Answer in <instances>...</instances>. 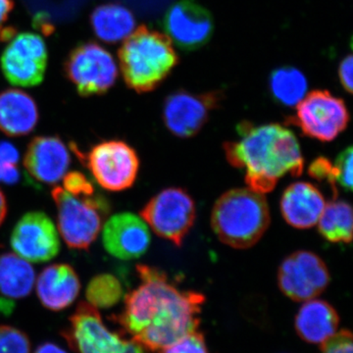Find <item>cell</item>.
<instances>
[{"mask_svg": "<svg viewBox=\"0 0 353 353\" xmlns=\"http://www.w3.org/2000/svg\"><path fill=\"white\" fill-rule=\"evenodd\" d=\"M141 284L125 297L118 317L132 340L152 352H160L199 328L205 297L181 290L154 267L137 266Z\"/></svg>", "mask_w": 353, "mask_h": 353, "instance_id": "cell-1", "label": "cell"}, {"mask_svg": "<svg viewBox=\"0 0 353 353\" xmlns=\"http://www.w3.org/2000/svg\"><path fill=\"white\" fill-rule=\"evenodd\" d=\"M239 139L224 145L228 161L245 171L248 189L266 194L282 176H299L303 171L301 145L294 132L279 124L238 126Z\"/></svg>", "mask_w": 353, "mask_h": 353, "instance_id": "cell-2", "label": "cell"}, {"mask_svg": "<svg viewBox=\"0 0 353 353\" xmlns=\"http://www.w3.org/2000/svg\"><path fill=\"white\" fill-rule=\"evenodd\" d=\"M270 221L264 194L250 189L228 190L215 202L211 214L212 229L219 240L238 250L259 243Z\"/></svg>", "mask_w": 353, "mask_h": 353, "instance_id": "cell-3", "label": "cell"}, {"mask_svg": "<svg viewBox=\"0 0 353 353\" xmlns=\"http://www.w3.org/2000/svg\"><path fill=\"white\" fill-rule=\"evenodd\" d=\"M119 59L128 87L139 94L154 90L178 62L171 39L145 27H139L125 41Z\"/></svg>", "mask_w": 353, "mask_h": 353, "instance_id": "cell-4", "label": "cell"}, {"mask_svg": "<svg viewBox=\"0 0 353 353\" xmlns=\"http://www.w3.org/2000/svg\"><path fill=\"white\" fill-rule=\"evenodd\" d=\"M51 196L57 208L58 230L66 245L74 250H88L101 233L108 202L95 194L72 196L61 187L54 188Z\"/></svg>", "mask_w": 353, "mask_h": 353, "instance_id": "cell-5", "label": "cell"}, {"mask_svg": "<svg viewBox=\"0 0 353 353\" xmlns=\"http://www.w3.org/2000/svg\"><path fill=\"white\" fill-rule=\"evenodd\" d=\"M63 334L70 347L79 353H145L137 341L111 332L99 309L88 303L79 304Z\"/></svg>", "mask_w": 353, "mask_h": 353, "instance_id": "cell-6", "label": "cell"}, {"mask_svg": "<svg viewBox=\"0 0 353 353\" xmlns=\"http://www.w3.org/2000/svg\"><path fill=\"white\" fill-rule=\"evenodd\" d=\"M196 209L192 197L180 188H169L152 197L141 216L157 236L182 245L194 226Z\"/></svg>", "mask_w": 353, "mask_h": 353, "instance_id": "cell-7", "label": "cell"}, {"mask_svg": "<svg viewBox=\"0 0 353 353\" xmlns=\"http://www.w3.org/2000/svg\"><path fill=\"white\" fill-rule=\"evenodd\" d=\"M65 71L83 97L105 94L118 77L112 54L95 43L79 44L74 48L67 58Z\"/></svg>", "mask_w": 353, "mask_h": 353, "instance_id": "cell-8", "label": "cell"}, {"mask_svg": "<svg viewBox=\"0 0 353 353\" xmlns=\"http://www.w3.org/2000/svg\"><path fill=\"white\" fill-rule=\"evenodd\" d=\"M296 106V115L289 122L301 128L310 138L326 143L347 129L350 121L347 105L331 92L315 90L306 94Z\"/></svg>", "mask_w": 353, "mask_h": 353, "instance_id": "cell-9", "label": "cell"}, {"mask_svg": "<svg viewBox=\"0 0 353 353\" xmlns=\"http://www.w3.org/2000/svg\"><path fill=\"white\" fill-rule=\"evenodd\" d=\"M85 161L97 183L110 192L129 189L139 173L136 150L122 141H102L94 145Z\"/></svg>", "mask_w": 353, "mask_h": 353, "instance_id": "cell-10", "label": "cell"}, {"mask_svg": "<svg viewBox=\"0 0 353 353\" xmlns=\"http://www.w3.org/2000/svg\"><path fill=\"white\" fill-rule=\"evenodd\" d=\"M278 284L283 294L292 301H310L328 287V267L315 253L299 250L285 257L281 264Z\"/></svg>", "mask_w": 353, "mask_h": 353, "instance_id": "cell-11", "label": "cell"}, {"mask_svg": "<svg viewBox=\"0 0 353 353\" xmlns=\"http://www.w3.org/2000/svg\"><path fill=\"white\" fill-rule=\"evenodd\" d=\"M48 65V48L43 39L32 32L17 34L1 57L6 80L18 87H36L43 82Z\"/></svg>", "mask_w": 353, "mask_h": 353, "instance_id": "cell-12", "label": "cell"}, {"mask_svg": "<svg viewBox=\"0 0 353 353\" xmlns=\"http://www.w3.org/2000/svg\"><path fill=\"white\" fill-rule=\"evenodd\" d=\"M14 252L32 263H43L59 253L57 227L48 215L39 211L23 216L14 227L10 239Z\"/></svg>", "mask_w": 353, "mask_h": 353, "instance_id": "cell-13", "label": "cell"}, {"mask_svg": "<svg viewBox=\"0 0 353 353\" xmlns=\"http://www.w3.org/2000/svg\"><path fill=\"white\" fill-rule=\"evenodd\" d=\"M219 101V94L214 92L205 94H194L183 90L174 92L165 101V126L179 138L196 136Z\"/></svg>", "mask_w": 353, "mask_h": 353, "instance_id": "cell-14", "label": "cell"}, {"mask_svg": "<svg viewBox=\"0 0 353 353\" xmlns=\"http://www.w3.org/2000/svg\"><path fill=\"white\" fill-rule=\"evenodd\" d=\"M164 26L168 38L187 50L203 46L213 32L210 13L196 0H181L174 4L166 14Z\"/></svg>", "mask_w": 353, "mask_h": 353, "instance_id": "cell-15", "label": "cell"}, {"mask_svg": "<svg viewBox=\"0 0 353 353\" xmlns=\"http://www.w3.org/2000/svg\"><path fill=\"white\" fill-rule=\"evenodd\" d=\"M150 230L143 218L129 212L109 218L102 232L106 252L122 260L143 256L150 248Z\"/></svg>", "mask_w": 353, "mask_h": 353, "instance_id": "cell-16", "label": "cell"}, {"mask_svg": "<svg viewBox=\"0 0 353 353\" xmlns=\"http://www.w3.org/2000/svg\"><path fill=\"white\" fill-rule=\"evenodd\" d=\"M70 161L68 148L57 137H37L28 145L24 158L28 173L34 180L46 185L63 179Z\"/></svg>", "mask_w": 353, "mask_h": 353, "instance_id": "cell-17", "label": "cell"}, {"mask_svg": "<svg viewBox=\"0 0 353 353\" xmlns=\"http://www.w3.org/2000/svg\"><path fill=\"white\" fill-rule=\"evenodd\" d=\"M326 206L324 196L312 183L297 182L285 189L281 199L283 217L296 229H310L317 225Z\"/></svg>", "mask_w": 353, "mask_h": 353, "instance_id": "cell-18", "label": "cell"}, {"mask_svg": "<svg viewBox=\"0 0 353 353\" xmlns=\"http://www.w3.org/2000/svg\"><path fill=\"white\" fill-rule=\"evenodd\" d=\"M81 283L73 267L53 264L44 268L37 281V294L44 307L60 311L69 307L80 294Z\"/></svg>", "mask_w": 353, "mask_h": 353, "instance_id": "cell-19", "label": "cell"}, {"mask_svg": "<svg viewBox=\"0 0 353 353\" xmlns=\"http://www.w3.org/2000/svg\"><path fill=\"white\" fill-rule=\"evenodd\" d=\"M340 317L336 309L321 299L305 301L294 320L299 338L311 345H322L338 333Z\"/></svg>", "mask_w": 353, "mask_h": 353, "instance_id": "cell-20", "label": "cell"}, {"mask_svg": "<svg viewBox=\"0 0 353 353\" xmlns=\"http://www.w3.org/2000/svg\"><path fill=\"white\" fill-rule=\"evenodd\" d=\"M38 121V106L29 94L19 90L0 94V131L10 137L27 136Z\"/></svg>", "mask_w": 353, "mask_h": 353, "instance_id": "cell-21", "label": "cell"}, {"mask_svg": "<svg viewBox=\"0 0 353 353\" xmlns=\"http://www.w3.org/2000/svg\"><path fill=\"white\" fill-rule=\"evenodd\" d=\"M90 23L97 38L109 43L126 41L136 28V19L131 11L116 3L97 7L92 14Z\"/></svg>", "mask_w": 353, "mask_h": 353, "instance_id": "cell-22", "label": "cell"}, {"mask_svg": "<svg viewBox=\"0 0 353 353\" xmlns=\"http://www.w3.org/2000/svg\"><path fill=\"white\" fill-rule=\"evenodd\" d=\"M36 281V274L30 262L14 253L0 255V294L9 299L29 296Z\"/></svg>", "mask_w": 353, "mask_h": 353, "instance_id": "cell-23", "label": "cell"}, {"mask_svg": "<svg viewBox=\"0 0 353 353\" xmlns=\"http://www.w3.org/2000/svg\"><path fill=\"white\" fill-rule=\"evenodd\" d=\"M317 224L319 233L327 241L352 243V208L347 202L336 201L326 204Z\"/></svg>", "mask_w": 353, "mask_h": 353, "instance_id": "cell-24", "label": "cell"}, {"mask_svg": "<svg viewBox=\"0 0 353 353\" xmlns=\"http://www.w3.org/2000/svg\"><path fill=\"white\" fill-rule=\"evenodd\" d=\"M269 85L274 99L288 108L296 106L307 94V79L294 67L276 69L271 74Z\"/></svg>", "mask_w": 353, "mask_h": 353, "instance_id": "cell-25", "label": "cell"}, {"mask_svg": "<svg viewBox=\"0 0 353 353\" xmlns=\"http://www.w3.org/2000/svg\"><path fill=\"white\" fill-rule=\"evenodd\" d=\"M85 296L88 303L94 307L110 308L122 299V285L112 274H101L88 283Z\"/></svg>", "mask_w": 353, "mask_h": 353, "instance_id": "cell-26", "label": "cell"}, {"mask_svg": "<svg viewBox=\"0 0 353 353\" xmlns=\"http://www.w3.org/2000/svg\"><path fill=\"white\" fill-rule=\"evenodd\" d=\"M0 353H31V343L24 332L15 327L1 325Z\"/></svg>", "mask_w": 353, "mask_h": 353, "instance_id": "cell-27", "label": "cell"}, {"mask_svg": "<svg viewBox=\"0 0 353 353\" xmlns=\"http://www.w3.org/2000/svg\"><path fill=\"white\" fill-rule=\"evenodd\" d=\"M352 146L345 148L339 154L333 164L336 183L347 192L352 189Z\"/></svg>", "mask_w": 353, "mask_h": 353, "instance_id": "cell-28", "label": "cell"}, {"mask_svg": "<svg viewBox=\"0 0 353 353\" xmlns=\"http://www.w3.org/2000/svg\"><path fill=\"white\" fill-rule=\"evenodd\" d=\"M158 353H210L205 339L201 332L194 331L188 334L173 345L163 348Z\"/></svg>", "mask_w": 353, "mask_h": 353, "instance_id": "cell-29", "label": "cell"}, {"mask_svg": "<svg viewBox=\"0 0 353 353\" xmlns=\"http://www.w3.org/2000/svg\"><path fill=\"white\" fill-rule=\"evenodd\" d=\"M63 189L76 196H88L95 194L92 183L80 172H71L64 176Z\"/></svg>", "mask_w": 353, "mask_h": 353, "instance_id": "cell-30", "label": "cell"}, {"mask_svg": "<svg viewBox=\"0 0 353 353\" xmlns=\"http://www.w3.org/2000/svg\"><path fill=\"white\" fill-rule=\"evenodd\" d=\"M309 175L319 182H326L331 185L332 190L336 194V179L333 169V163L325 157H318L311 163L308 169Z\"/></svg>", "mask_w": 353, "mask_h": 353, "instance_id": "cell-31", "label": "cell"}, {"mask_svg": "<svg viewBox=\"0 0 353 353\" xmlns=\"http://www.w3.org/2000/svg\"><path fill=\"white\" fill-rule=\"evenodd\" d=\"M321 345V353H353L352 334L348 330H343Z\"/></svg>", "mask_w": 353, "mask_h": 353, "instance_id": "cell-32", "label": "cell"}, {"mask_svg": "<svg viewBox=\"0 0 353 353\" xmlns=\"http://www.w3.org/2000/svg\"><path fill=\"white\" fill-rule=\"evenodd\" d=\"M20 180V172L17 164L10 163L0 157V183L13 185Z\"/></svg>", "mask_w": 353, "mask_h": 353, "instance_id": "cell-33", "label": "cell"}, {"mask_svg": "<svg viewBox=\"0 0 353 353\" xmlns=\"http://www.w3.org/2000/svg\"><path fill=\"white\" fill-rule=\"evenodd\" d=\"M352 57L348 55L341 62L340 68H339V77H340L341 85L348 94H352Z\"/></svg>", "mask_w": 353, "mask_h": 353, "instance_id": "cell-34", "label": "cell"}, {"mask_svg": "<svg viewBox=\"0 0 353 353\" xmlns=\"http://www.w3.org/2000/svg\"><path fill=\"white\" fill-rule=\"evenodd\" d=\"M13 6V0H0V28L6 24Z\"/></svg>", "mask_w": 353, "mask_h": 353, "instance_id": "cell-35", "label": "cell"}, {"mask_svg": "<svg viewBox=\"0 0 353 353\" xmlns=\"http://www.w3.org/2000/svg\"><path fill=\"white\" fill-rule=\"evenodd\" d=\"M14 308H15V303L11 299L0 296V317L10 315Z\"/></svg>", "mask_w": 353, "mask_h": 353, "instance_id": "cell-36", "label": "cell"}, {"mask_svg": "<svg viewBox=\"0 0 353 353\" xmlns=\"http://www.w3.org/2000/svg\"><path fill=\"white\" fill-rule=\"evenodd\" d=\"M34 353H68L63 348L52 343H44L37 348Z\"/></svg>", "mask_w": 353, "mask_h": 353, "instance_id": "cell-37", "label": "cell"}, {"mask_svg": "<svg viewBox=\"0 0 353 353\" xmlns=\"http://www.w3.org/2000/svg\"><path fill=\"white\" fill-rule=\"evenodd\" d=\"M7 214V201L6 197L4 196L2 190H0V226H1L2 223H3L4 219H6Z\"/></svg>", "mask_w": 353, "mask_h": 353, "instance_id": "cell-38", "label": "cell"}]
</instances>
